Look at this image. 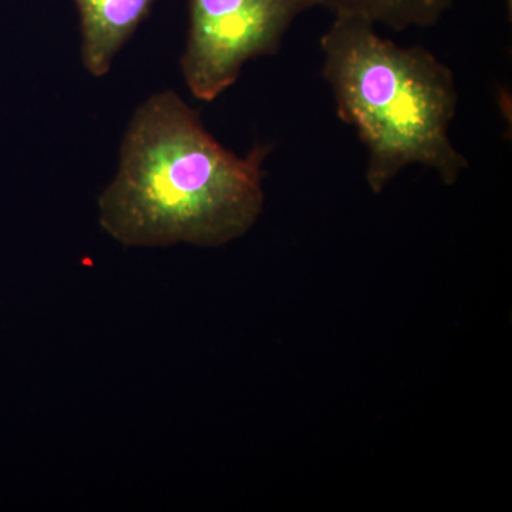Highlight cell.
<instances>
[{"label":"cell","mask_w":512,"mask_h":512,"mask_svg":"<svg viewBox=\"0 0 512 512\" xmlns=\"http://www.w3.org/2000/svg\"><path fill=\"white\" fill-rule=\"evenodd\" d=\"M80 18L82 63L94 77L110 72L116 56L150 15L154 0H74Z\"/></svg>","instance_id":"cell-4"},{"label":"cell","mask_w":512,"mask_h":512,"mask_svg":"<svg viewBox=\"0 0 512 512\" xmlns=\"http://www.w3.org/2000/svg\"><path fill=\"white\" fill-rule=\"evenodd\" d=\"M460 0H320V8L335 16H353L403 32L431 28Z\"/></svg>","instance_id":"cell-5"},{"label":"cell","mask_w":512,"mask_h":512,"mask_svg":"<svg viewBox=\"0 0 512 512\" xmlns=\"http://www.w3.org/2000/svg\"><path fill=\"white\" fill-rule=\"evenodd\" d=\"M505 5H507V9H508V18L511 19V16H512V0H505Z\"/></svg>","instance_id":"cell-6"},{"label":"cell","mask_w":512,"mask_h":512,"mask_svg":"<svg viewBox=\"0 0 512 512\" xmlns=\"http://www.w3.org/2000/svg\"><path fill=\"white\" fill-rule=\"evenodd\" d=\"M320 49L339 119L365 144L370 190L380 194L412 165L457 183L470 163L450 137L458 93L447 64L426 47L384 39L353 16H335Z\"/></svg>","instance_id":"cell-2"},{"label":"cell","mask_w":512,"mask_h":512,"mask_svg":"<svg viewBox=\"0 0 512 512\" xmlns=\"http://www.w3.org/2000/svg\"><path fill=\"white\" fill-rule=\"evenodd\" d=\"M269 153L255 144L237 156L177 93L153 94L131 117L119 168L101 192V228L126 247L237 241L264 211Z\"/></svg>","instance_id":"cell-1"},{"label":"cell","mask_w":512,"mask_h":512,"mask_svg":"<svg viewBox=\"0 0 512 512\" xmlns=\"http://www.w3.org/2000/svg\"><path fill=\"white\" fill-rule=\"evenodd\" d=\"M320 0H190L181 72L195 99L217 100L245 64L281 49L292 23Z\"/></svg>","instance_id":"cell-3"}]
</instances>
